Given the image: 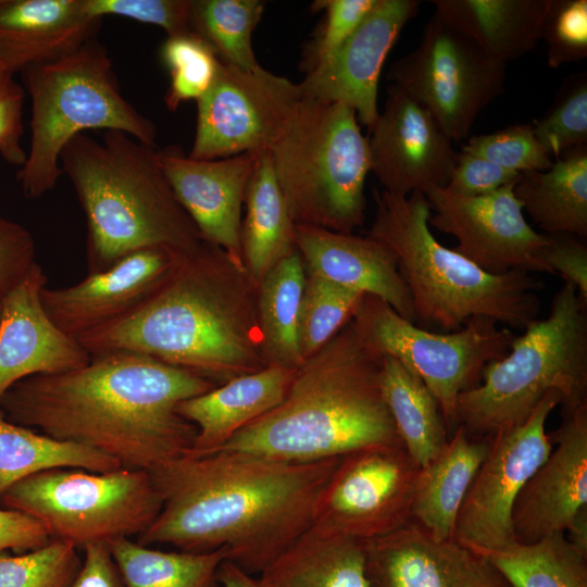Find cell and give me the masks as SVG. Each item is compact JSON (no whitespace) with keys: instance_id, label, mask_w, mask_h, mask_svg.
Returning a JSON list of instances; mask_svg holds the SVG:
<instances>
[{"instance_id":"40","label":"cell","mask_w":587,"mask_h":587,"mask_svg":"<svg viewBox=\"0 0 587 587\" xmlns=\"http://www.w3.org/2000/svg\"><path fill=\"white\" fill-rule=\"evenodd\" d=\"M82 560L73 544L52 538L20 555L0 552V587H67Z\"/></svg>"},{"instance_id":"35","label":"cell","mask_w":587,"mask_h":587,"mask_svg":"<svg viewBox=\"0 0 587 587\" xmlns=\"http://www.w3.org/2000/svg\"><path fill=\"white\" fill-rule=\"evenodd\" d=\"M108 548L124 587H222L217 570L225 549L212 552L164 551L130 538L109 541Z\"/></svg>"},{"instance_id":"9","label":"cell","mask_w":587,"mask_h":587,"mask_svg":"<svg viewBox=\"0 0 587 587\" xmlns=\"http://www.w3.org/2000/svg\"><path fill=\"white\" fill-rule=\"evenodd\" d=\"M341 102L302 98L271 148L273 166L296 225L352 234L365 218L369 140Z\"/></svg>"},{"instance_id":"18","label":"cell","mask_w":587,"mask_h":587,"mask_svg":"<svg viewBox=\"0 0 587 587\" xmlns=\"http://www.w3.org/2000/svg\"><path fill=\"white\" fill-rule=\"evenodd\" d=\"M185 254L162 247L134 251L105 270L88 273L74 285L45 286L41 303L55 326L77 340L135 311L166 280Z\"/></svg>"},{"instance_id":"51","label":"cell","mask_w":587,"mask_h":587,"mask_svg":"<svg viewBox=\"0 0 587 587\" xmlns=\"http://www.w3.org/2000/svg\"><path fill=\"white\" fill-rule=\"evenodd\" d=\"M82 549V565L67 587H124L107 544H88Z\"/></svg>"},{"instance_id":"14","label":"cell","mask_w":587,"mask_h":587,"mask_svg":"<svg viewBox=\"0 0 587 587\" xmlns=\"http://www.w3.org/2000/svg\"><path fill=\"white\" fill-rule=\"evenodd\" d=\"M303 96L299 84L261 67L220 62L210 89L197 102L193 160H215L271 150Z\"/></svg>"},{"instance_id":"25","label":"cell","mask_w":587,"mask_h":587,"mask_svg":"<svg viewBox=\"0 0 587 587\" xmlns=\"http://www.w3.org/2000/svg\"><path fill=\"white\" fill-rule=\"evenodd\" d=\"M84 0H0V64L11 73L61 59L96 37Z\"/></svg>"},{"instance_id":"34","label":"cell","mask_w":587,"mask_h":587,"mask_svg":"<svg viewBox=\"0 0 587 587\" xmlns=\"http://www.w3.org/2000/svg\"><path fill=\"white\" fill-rule=\"evenodd\" d=\"M122 465L93 449L9 421L0 409V497L15 483L52 469L110 472Z\"/></svg>"},{"instance_id":"4","label":"cell","mask_w":587,"mask_h":587,"mask_svg":"<svg viewBox=\"0 0 587 587\" xmlns=\"http://www.w3.org/2000/svg\"><path fill=\"white\" fill-rule=\"evenodd\" d=\"M383 360L350 320L295 371L279 404L215 451L312 463L401 442L382 390Z\"/></svg>"},{"instance_id":"32","label":"cell","mask_w":587,"mask_h":587,"mask_svg":"<svg viewBox=\"0 0 587 587\" xmlns=\"http://www.w3.org/2000/svg\"><path fill=\"white\" fill-rule=\"evenodd\" d=\"M382 390L404 449L420 467L426 466L449 439L438 401L414 372L390 355H384Z\"/></svg>"},{"instance_id":"50","label":"cell","mask_w":587,"mask_h":587,"mask_svg":"<svg viewBox=\"0 0 587 587\" xmlns=\"http://www.w3.org/2000/svg\"><path fill=\"white\" fill-rule=\"evenodd\" d=\"M47 528L33 516L0 507V552L32 551L51 540Z\"/></svg>"},{"instance_id":"47","label":"cell","mask_w":587,"mask_h":587,"mask_svg":"<svg viewBox=\"0 0 587 587\" xmlns=\"http://www.w3.org/2000/svg\"><path fill=\"white\" fill-rule=\"evenodd\" d=\"M35 254L32 233L22 224L0 215V298L37 263Z\"/></svg>"},{"instance_id":"49","label":"cell","mask_w":587,"mask_h":587,"mask_svg":"<svg viewBox=\"0 0 587 587\" xmlns=\"http://www.w3.org/2000/svg\"><path fill=\"white\" fill-rule=\"evenodd\" d=\"M549 243L545 261L553 275L572 285L587 303V246L583 239L569 234H547Z\"/></svg>"},{"instance_id":"44","label":"cell","mask_w":587,"mask_h":587,"mask_svg":"<svg viewBox=\"0 0 587 587\" xmlns=\"http://www.w3.org/2000/svg\"><path fill=\"white\" fill-rule=\"evenodd\" d=\"M84 7L92 17H127L161 27L167 37L193 33L191 0H84Z\"/></svg>"},{"instance_id":"7","label":"cell","mask_w":587,"mask_h":587,"mask_svg":"<svg viewBox=\"0 0 587 587\" xmlns=\"http://www.w3.org/2000/svg\"><path fill=\"white\" fill-rule=\"evenodd\" d=\"M550 391L562 414L587 403V303L565 284L545 320L530 323L510 351L486 365L479 383L460 394L458 424L474 437L523 424Z\"/></svg>"},{"instance_id":"22","label":"cell","mask_w":587,"mask_h":587,"mask_svg":"<svg viewBox=\"0 0 587 587\" xmlns=\"http://www.w3.org/2000/svg\"><path fill=\"white\" fill-rule=\"evenodd\" d=\"M365 564L372 587H510L485 558L413 521L366 540Z\"/></svg>"},{"instance_id":"29","label":"cell","mask_w":587,"mask_h":587,"mask_svg":"<svg viewBox=\"0 0 587 587\" xmlns=\"http://www.w3.org/2000/svg\"><path fill=\"white\" fill-rule=\"evenodd\" d=\"M259 579L264 587H372L365 541L313 525Z\"/></svg>"},{"instance_id":"6","label":"cell","mask_w":587,"mask_h":587,"mask_svg":"<svg viewBox=\"0 0 587 587\" xmlns=\"http://www.w3.org/2000/svg\"><path fill=\"white\" fill-rule=\"evenodd\" d=\"M374 200L367 235L394 254L412 299L415 325L451 333L474 316H488L524 330L538 320V278L521 271L487 273L439 243L429 229L430 208L424 193L375 189Z\"/></svg>"},{"instance_id":"43","label":"cell","mask_w":587,"mask_h":587,"mask_svg":"<svg viewBox=\"0 0 587 587\" xmlns=\"http://www.w3.org/2000/svg\"><path fill=\"white\" fill-rule=\"evenodd\" d=\"M547 63L557 68L587 57V1L552 0L545 22Z\"/></svg>"},{"instance_id":"30","label":"cell","mask_w":587,"mask_h":587,"mask_svg":"<svg viewBox=\"0 0 587 587\" xmlns=\"http://www.w3.org/2000/svg\"><path fill=\"white\" fill-rule=\"evenodd\" d=\"M241 222L242 262L257 284L296 249L294 223L279 184L271 151L259 154L247 186Z\"/></svg>"},{"instance_id":"38","label":"cell","mask_w":587,"mask_h":587,"mask_svg":"<svg viewBox=\"0 0 587 587\" xmlns=\"http://www.w3.org/2000/svg\"><path fill=\"white\" fill-rule=\"evenodd\" d=\"M364 294L307 272L299 320L303 360L321 349L348 323Z\"/></svg>"},{"instance_id":"10","label":"cell","mask_w":587,"mask_h":587,"mask_svg":"<svg viewBox=\"0 0 587 587\" xmlns=\"http://www.w3.org/2000/svg\"><path fill=\"white\" fill-rule=\"evenodd\" d=\"M3 508L39 521L51 538L77 548L142 534L162 501L150 472L52 469L30 475L0 497Z\"/></svg>"},{"instance_id":"42","label":"cell","mask_w":587,"mask_h":587,"mask_svg":"<svg viewBox=\"0 0 587 587\" xmlns=\"http://www.w3.org/2000/svg\"><path fill=\"white\" fill-rule=\"evenodd\" d=\"M462 151L520 174L548 170L553 162L532 124H513L490 134L472 136Z\"/></svg>"},{"instance_id":"11","label":"cell","mask_w":587,"mask_h":587,"mask_svg":"<svg viewBox=\"0 0 587 587\" xmlns=\"http://www.w3.org/2000/svg\"><path fill=\"white\" fill-rule=\"evenodd\" d=\"M351 320L377 351L397 359L423 380L439 403L448 432L459 426L460 394L475 387L486 365L503 358L515 339L510 328L499 327L488 316H474L451 333L427 330L365 294Z\"/></svg>"},{"instance_id":"28","label":"cell","mask_w":587,"mask_h":587,"mask_svg":"<svg viewBox=\"0 0 587 587\" xmlns=\"http://www.w3.org/2000/svg\"><path fill=\"white\" fill-rule=\"evenodd\" d=\"M488 446V438L471 436L459 425L444 450L421 467L411 517L435 539H453L460 508Z\"/></svg>"},{"instance_id":"37","label":"cell","mask_w":587,"mask_h":587,"mask_svg":"<svg viewBox=\"0 0 587 587\" xmlns=\"http://www.w3.org/2000/svg\"><path fill=\"white\" fill-rule=\"evenodd\" d=\"M264 7L261 0H191V28L222 62L255 71L262 66L252 49V33Z\"/></svg>"},{"instance_id":"15","label":"cell","mask_w":587,"mask_h":587,"mask_svg":"<svg viewBox=\"0 0 587 587\" xmlns=\"http://www.w3.org/2000/svg\"><path fill=\"white\" fill-rule=\"evenodd\" d=\"M560 403V395L550 391L523 424L487 437V454L458 514L457 542L483 558L517 542L512 509L523 486L552 450L545 425Z\"/></svg>"},{"instance_id":"8","label":"cell","mask_w":587,"mask_h":587,"mask_svg":"<svg viewBox=\"0 0 587 587\" xmlns=\"http://www.w3.org/2000/svg\"><path fill=\"white\" fill-rule=\"evenodd\" d=\"M30 97V145L16 174L25 198L38 199L63 175L60 154L89 129L121 130L155 146L157 128L122 95L108 49L96 37L74 52L23 71Z\"/></svg>"},{"instance_id":"53","label":"cell","mask_w":587,"mask_h":587,"mask_svg":"<svg viewBox=\"0 0 587 587\" xmlns=\"http://www.w3.org/2000/svg\"><path fill=\"white\" fill-rule=\"evenodd\" d=\"M564 534L579 552L587 555V508L573 519Z\"/></svg>"},{"instance_id":"21","label":"cell","mask_w":587,"mask_h":587,"mask_svg":"<svg viewBox=\"0 0 587 587\" xmlns=\"http://www.w3.org/2000/svg\"><path fill=\"white\" fill-rule=\"evenodd\" d=\"M550 436L557 448L520 491L512 509V528L520 544L564 533L587 508V403L563 413Z\"/></svg>"},{"instance_id":"41","label":"cell","mask_w":587,"mask_h":587,"mask_svg":"<svg viewBox=\"0 0 587 587\" xmlns=\"http://www.w3.org/2000/svg\"><path fill=\"white\" fill-rule=\"evenodd\" d=\"M533 128L548 153L557 159L563 151L587 146V78L583 73L562 90Z\"/></svg>"},{"instance_id":"19","label":"cell","mask_w":587,"mask_h":587,"mask_svg":"<svg viewBox=\"0 0 587 587\" xmlns=\"http://www.w3.org/2000/svg\"><path fill=\"white\" fill-rule=\"evenodd\" d=\"M419 7L416 0H375L336 53L307 72L299 83L302 96L349 105L370 130L379 115L377 91L384 62Z\"/></svg>"},{"instance_id":"45","label":"cell","mask_w":587,"mask_h":587,"mask_svg":"<svg viewBox=\"0 0 587 587\" xmlns=\"http://www.w3.org/2000/svg\"><path fill=\"white\" fill-rule=\"evenodd\" d=\"M375 0H317L313 11H324V22L305 58L307 72L326 63L358 27Z\"/></svg>"},{"instance_id":"26","label":"cell","mask_w":587,"mask_h":587,"mask_svg":"<svg viewBox=\"0 0 587 587\" xmlns=\"http://www.w3.org/2000/svg\"><path fill=\"white\" fill-rule=\"evenodd\" d=\"M296 370L268 365L235 377L179 403L177 412L197 435L184 455H202L225 445L247 425L282 402Z\"/></svg>"},{"instance_id":"5","label":"cell","mask_w":587,"mask_h":587,"mask_svg":"<svg viewBox=\"0 0 587 587\" xmlns=\"http://www.w3.org/2000/svg\"><path fill=\"white\" fill-rule=\"evenodd\" d=\"M60 166L86 216L88 273L140 249L190 253L202 243L163 173L155 146L121 130H105L101 140L83 133L65 145Z\"/></svg>"},{"instance_id":"1","label":"cell","mask_w":587,"mask_h":587,"mask_svg":"<svg viewBox=\"0 0 587 587\" xmlns=\"http://www.w3.org/2000/svg\"><path fill=\"white\" fill-rule=\"evenodd\" d=\"M339 459L288 463L215 451L166 461L149 471L162 508L137 542L225 549L227 561L260 575L312 526L316 497Z\"/></svg>"},{"instance_id":"24","label":"cell","mask_w":587,"mask_h":587,"mask_svg":"<svg viewBox=\"0 0 587 587\" xmlns=\"http://www.w3.org/2000/svg\"><path fill=\"white\" fill-rule=\"evenodd\" d=\"M296 249L305 271L341 286L375 296L400 316L415 322L409 289L391 251L370 237L296 225Z\"/></svg>"},{"instance_id":"46","label":"cell","mask_w":587,"mask_h":587,"mask_svg":"<svg viewBox=\"0 0 587 587\" xmlns=\"http://www.w3.org/2000/svg\"><path fill=\"white\" fill-rule=\"evenodd\" d=\"M25 90L14 74L0 64V158L23 166L27 152L22 147Z\"/></svg>"},{"instance_id":"17","label":"cell","mask_w":587,"mask_h":587,"mask_svg":"<svg viewBox=\"0 0 587 587\" xmlns=\"http://www.w3.org/2000/svg\"><path fill=\"white\" fill-rule=\"evenodd\" d=\"M371 171L383 189L409 196L446 187L458 152L433 115L391 86L382 113L370 129Z\"/></svg>"},{"instance_id":"3","label":"cell","mask_w":587,"mask_h":587,"mask_svg":"<svg viewBox=\"0 0 587 587\" xmlns=\"http://www.w3.org/2000/svg\"><path fill=\"white\" fill-rule=\"evenodd\" d=\"M77 341L89 355L145 354L216 385L267 366L257 284L205 240L135 311Z\"/></svg>"},{"instance_id":"54","label":"cell","mask_w":587,"mask_h":587,"mask_svg":"<svg viewBox=\"0 0 587 587\" xmlns=\"http://www.w3.org/2000/svg\"><path fill=\"white\" fill-rule=\"evenodd\" d=\"M0 316H1V302H0Z\"/></svg>"},{"instance_id":"20","label":"cell","mask_w":587,"mask_h":587,"mask_svg":"<svg viewBox=\"0 0 587 587\" xmlns=\"http://www.w3.org/2000/svg\"><path fill=\"white\" fill-rule=\"evenodd\" d=\"M259 154L193 160L178 146L158 149L163 173L202 239L222 248L243 267L241 210Z\"/></svg>"},{"instance_id":"33","label":"cell","mask_w":587,"mask_h":587,"mask_svg":"<svg viewBox=\"0 0 587 587\" xmlns=\"http://www.w3.org/2000/svg\"><path fill=\"white\" fill-rule=\"evenodd\" d=\"M307 271L296 250L257 286V313L268 365L297 370L302 363L299 320Z\"/></svg>"},{"instance_id":"16","label":"cell","mask_w":587,"mask_h":587,"mask_svg":"<svg viewBox=\"0 0 587 587\" xmlns=\"http://www.w3.org/2000/svg\"><path fill=\"white\" fill-rule=\"evenodd\" d=\"M516 182L473 197L434 188L425 195L428 225L453 236L458 242L453 250L487 273L551 274L545 261L548 235L527 223L513 190Z\"/></svg>"},{"instance_id":"31","label":"cell","mask_w":587,"mask_h":587,"mask_svg":"<svg viewBox=\"0 0 587 587\" xmlns=\"http://www.w3.org/2000/svg\"><path fill=\"white\" fill-rule=\"evenodd\" d=\"M514 193L545 234L587 236V146L563 151L545 171L520 174Z\"/></svg>"},{"instance_id":"36","label":"cell","mask_w":587,"mask_h":587,"mask_svg":"<svg viewBox=\"0 0 587 587\" xmlns=\"http://www.w3.org/2000/svg\"><path fill=\"white\" fill-rule=\"evenodd\" d=\"M510 587H587V555L564 533L484 557Z\"/></svg>"},{"instance_id":"13","label":"cell","mask_w":587,"mask_h":587,"mask_svg":"<svg viewBox=\"0 0 587 587\" xmlns=\"http://www.w3.org/2000/svg\"><path fill=\"white\" fill-rule=\"evenodd\" d=\"M420 471L401 442L345 454L316 497L312 525L364 541L397 530L412 521Z\"/></svg>"},{"instance_id":"27","label":"cell","mask_w":587,"mask_h":587,"mask_svg":"<svg viewBox=\"0 0 587 587\" xmlns=\"http://www.w3.org/2000/svg\"><path fill=\"white\" fill-rule=\"evenodd\" d=\"M435 13L486 54L508 63L542 39L552 0H434Z\"/></svg>"},{"instance_id":"2","label":"cell","mask_w":587,"mask_h":587,"mask_svg":"<svg viewBox=\"0 0 587 587\" xmlns=\"http://www.w3.org/2000/svg\"><path fill=\"white\" fill-rule=\"evenodd\" d=\"M216 386L151 357L112 351L17 382L0 409L15 424L149 472L192 448L197 429L177 407Z\"/></svg>"},{"instance_id":"52","label":"cell","mask_w":587,"mask_h":587,"mask_svg":"<svg viewBox=\"0 0 587 587\" xmlns=\"http://www.w3.org/2000/svg\"><path fill=\"white\" fill-rule=\"evenodd\" d=\"M217 579L222 587H264L259 577L242 571L227 560L221 563Z\"/></svg>"},{"instance_id":"48","label":"cell","mask_w":587,"mask_h":587,"mask_svg":"<svg viewBox=\"0 0 587 587\" xmlns=\"http://www.w3.org/2000/svg\"><path fill=\"white\" fill-rule=\"evenodd\" d=\"M520 173L502 168L495 163L469 152L460 151L446 186L461 196L490 193L519 179Z\"/></svg>"},{"instance_id":"23","label":"cell","mask_w":587,"mask_h":587,"mask_svg":"<svg viewBox=\"0 0 587 587\" xmlns=\"http://www.w3.org/2000/svg\"><path fill=\"white\" fill-rule=\"evenodd\" d=\"M47 277L38 263L0 298V401L17 382L85 365L89 353L47 315L40 299Z\"/></svg>"},{"instance_id":"39","label":"cell","mask_w":587,"mask_h":587,"mask_svg":"<svg viewBox=\"0 0 587 587\" xmlns=\"http://www.w3.org/2000/svg\"><path fill=\"white\" fill-rule=\"evenodd\" d=\"M161 59L170 74L164 98L170 111L183 102L198 101L212 86L221 62L212 47L195 33L167 37Z\"/></svg>"},{"instance_id":"12","label":"cell","mask_w":587,"mask_h":587,"mask_svg":"<svg viewBox=\"0 0 587 587\" xmlns=\"http://www.w3.org/2000/svg\"><path fill=\"white\" fill-rule=\"evenodd\" d=\"M505 73V63L486 54L434 12L415 49L392 63L387 79L423 105L452 141H459L504 91Z\"/></svg>"}]
</instances>
